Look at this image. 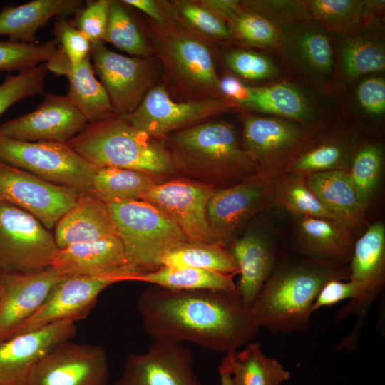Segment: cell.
Here are the masks:
<instances>
[{"mask_svg": "<svg viewBox=\"0 0 385 385\" xmlns=\"http://www.w3.org/2000/svg\"><path fill=\"white\" fill-rule=\"evenodd\" d=\"M136 308L153 339L188 341L225 354L253 341L260 329L237 291L152 285L139 295Z\"/></svg>", "mask_w": 385, "mask_h": 385, "instance_id": "cell-1", "label": "cell"}, {"mask_svg": "<svg viewBox=\"0 0 385 385\" xmlns=\"http://www.w3.org/2000/svg\"><path fill=\"white\" fill-rule=\"evenodd\" d=\"M349 277V269L317 259L277 265L251 308L253 320L273 333L306 332L312 304L324 284Z\"/></svg>", "mask_w": 385, "mask_h": 385, "instance_id": "cell-2", "label": "cell"}, {"mask_svg": "<svg viewBox=\"0 0 385 385\" xmlns=\"http://www.w3.org/2000/svg\"><path fill=\"white\" fill-rule=\"evenodd\" d=\"M163 138L178 170L215 188L228 187L260 173L227 123L205 121Z\"/></svg>", "mask_w": 385, "mask_h": 385, "instance_id": "cell-3", "label": "cell"}, {"mask_svg": "<svg viewBox=\"0 0 385 385\" xmlns=\"http://www.w3.org/2000/svg\"><path fill=\"white\" fill-rule=\"evenodd\" d=\"M67 144L96 168H126L155 176L178 170L168 147L135 128L125 115L89 123Z\"/></svg>", "mask_w": 385, "mask_h": 385, "instance_id": "cell-4", "label": "cell"}, {"mask_svg": "<svg viewBox=\"0 0 385 385\" xmlns=\"http://www.w3.org/2000/svg\"><path fill=\"white\" fill-rule=\"evenodd\" d=\"M165 24L155 25L154 46L170 82L191 100L224 98L205 38L190 29L167 3Z\"/></svg>", "mask_w": 385, "mask_h": 385, "instance_id": "cell-5", "label": "cell"}, {"mask_svg": "<svg viewBox=\"0 0 385 385\" xmlns=\"http://www.w3.org/2000/svg\"><path fill=\"white\" fill-rule=\"evenodd\" d=\"M109 207L128 265L137 275L159 268L167 250L188 240L170 217L147 201L111 203Z\"/></svg>", "mask_w": 385, "mask_h": 385, "instance_id": "cell-6", "label": "cell"}, {"mask_svg": "<svg viewBox=\"0 0 385 385\" xmlns=\"http://www.w3.org/2000/svg\"><path fill=\"white\" fill-rule=\"evenodd\" d=\"M0 162L78 194L91 192L96 170L67 143L21 141L1 135Z\"/></svg>", "mask_w": 385, "mask_h": 385, "instance_id": "cell-7", "label": "cell"}, {"mask_svg": "<svg viewBox=\"0 0 385 385\" xmlns=\"http://www.w3.org/2000/svg\"><path fill=\"white\" fill-rule=\"evenodd\" d=\"M349 279L354 287L349 302L334 317L339 323L347 317H356L355 325L342 340L347 349H355L369 310L381 292L385 283V227L377 222L368 226L354 242L350 258Z\"/></svg>", "mask_w": 385, "mask_h": 385, "instance_id": "cell-8", "label": "cell"}, {"mask_svg": "<svg viewBox=\"0 0 385 385\" xmlns=\"http://www.w3.org/2000/svg\"><path fill=\"white\" fill-rule=\"evenodd\" d=\"M58 250L53 235L35 217L0 202V276L43 271Z\"/></svg>", "mask_w": 385, "mask_h": 385, "instance_id": "cell-9", "label": "cell"}, {"mask_svg": "<svg viewBox=\"0 0 385 385\" xmlns=\"http://www.w3.org/2000/svg\"><path fill=\"white\" fill-rule=\"evenodd\" d=\"M242 124L243 150L260 173L274 178L284 174L310 144L307 130L292 120L247 115Z\"/></svg>", "mask_w": 385, "mask_h": 385, "instance_id": "cell-10", "label": "cell"}, {"mask_svg": "<svg viewBox=\"0 0 385 385\" xmlns=\"http://www.w3.org/2000/svg\"><path fill=\"white\" fill-rule=\"evenodd\" d=\"M239 108L226 98L176 102L170 98L165 84H160L153 86L126 118L137 129L158 138Z\"/></svg>", "mask_w": 385, "mask_h": 385, "instance_id": "cell-11", "label": "cell"}, {"mask_svg": "<svg viewBox=\"0 0 385 385\" xmlns=\"http://www.w3.org/2000/svg\"><path fill=\"white\" fill-rule=\"evenodd\" d=\"M276 178L259 173L215 190L207 203V215L219 243L227 248L252 217L274 204Z\"/></svg>", "mask_w": 385, "mask_h": 385, "instance_id": "cell-12", "label": "cell"}, {"mask_svg": "<svg viewBox=\"0 0 385 385\" xmlns=\"http://www.w3.org/2000/svg\"><path fill=\"white\" fill-rule=\"evenodd\" d=\"M90 56L114 113L125 116L132 113L153 87L155 68L151 59L118 53L103 41L91 44Z\"/></svg>", "mask_w": 385, "mask_h": 385, "instance_id": "cell-13", "label": "cell"}, {"mask_svg": "<svg viewBox=\"0 0 385 385\" xmlns=\"http://www.w3.org/2000/svg\"><path fill=\"white\" fill-rule=\"evenodd\" d=\"M79 195L69 188L0 162V202L26 211L48 230L53 228L75 205Z\"/></svg>", "mask_w": 385, "mask_h": 385, "instance_id": "cell-14", "label": "cell"}, {"mask_svg": "<svg viewBox=\"0 0 385 385\" xmlns=\"http://www.w3.org/2000/svg\"><path fill=\"white\" fill-rule=\"evenodd\" d=\"M215 190L200 181L175 179L156 183L143 200L170 217L189 241L219 243L207 215V203Z\"/></svg>", "mask_w": 385, "mask_h": 385, "instance_id": "cell-15", "label": "cell"}, {"mask_svg": "<svg viewBox=\"0 0 385 385\" xmlns=\"http://www.w3.org/2000/svg\"><path fill=\"white\" fill-rule=\"evenodd\" d=\"M88 125L66 96L45 93L33 111L0 124V135L21 141L68 143Z\"/></svg>", "mask_w": 385, "mask_h": 385, "instance_id": "cell-16", "label": "cell"}, {"mask_svg": "<svg viewBox=\"0 0 385 385\" xmlns=\"http://www.w3.org/2000/svg\"><path fill=\"white\" fill-rule=\"evenodd\" d=\"M113 385H202L191 351L181 342L153 339L148 349L131 353Z\"/></svg>", "mask_w": 385, "mask_h": 385, "instance_id": "cell-17", "label": "cell"}, {"mask_svg": "<svg viewBox=\"0 0 385 385\" xmlns=\"http://www.w3.org/2000/svg\"><path fill=\"white\" fill-rule=\"evenodd\" d=\"M109 375L107 354L101 346L71 339L43 359L28 385H107Z\"/></svg>", "mask_w": 385, "mask_h": 385, "instance_id": "cell-18", "label": "cell"}, {"mask_svg": "<svg viewBox=\"0 0 385 385\" xmlns=\"http://www.w3.org/2000/svg\"><path fill=\"white\" fill-rule=\"evenodd\" d=\"M75 322L63 320L11 337L0 344V385H28L38 364L76 334Z\"/></svg>", "mask_w": 385, "mask_h": 385, "instance_id": "cell-19", "label": "cell"}, {"mask_svg": "<svg viewBox=\"0 0 385 385\" xmlns=\"http://www.w3.org/2000/svg\"><path fill=\"white\" fill-rule=\"evenodd\" d=\"M280 29L279 52L288 63L313 84H329L334 68L330 32L313 19L282 26Z\"/></svg>", "mask_w": 385, "mask_h": 385, "instance_id": "cell-20", "label": "cell"}, {"mask_svg": "<svg viewBox=\"0 0 385 385\" xmlns=\"http://www.w3.org/2000/svg\"><path fill=\"white\" fill-rule=\"evenodd\" d=\"M121 282L115 277H66L51 291L41 307L11 336L63 320L76 322L87 317L99 294Z\"/></svg>", "mask_w": 385, "mask_h": 385, "instance_id": "cell-21", "label": "cell"}, {"mask_svg": "<svg viewBox=\"0 0 385 385\" xmlns=\"http://www.w3.org/2000/svg\"><path fill=\"white\" fill-rule=\"evenodd\" d=\"M65 277L52 267L35 273L0 276V344L41 307Z\"/></svg>", "mask_w": 385, "mask_h": 385, "instance_id": "cell-22", "label": "cell"}, {"mask_svg": "<svg viewBox=\"0 0 385 385\" xmlns=\"http://www.w3.org/2000/svg\"><path fill=\"white\" fill-rule=\"evenodd\" d=\"M51 267L66 277H115L127 281L137 275L129 267L117 235L58 249Z\"/></svg>", "mask_w": 385, "mask_h": 385, "instance_id": "cell-23", "label": "cell"}, {"mask_svg": "<svg viewBox=\"0 0 385 385\" xmlns=\"http://www.w3.org/2000/svg\"><path fill=\"white\" fill-rule=\"evenodd\" d=\"M46 64L48 71L68 78V91L66 96L83 114L88 124L115 114L106 89L95 76L90 56L73 66L58 47Z\"/></svg>", "mask_w": 385, "mask_h": 385, "instance_id": "cell-24", "label": "cell"}, {"mask_svg": "<svg viewBox=\"0 0 385 385\" xmlns=\"http://www.w3.org/2000/svg\"><path fill=\"white\" fill-rule=\"evenodd\" d=\"M227 249L239 270L236 291L244 304L251 309L277 267L274 245L262 234L252 232L235 238Z\"/></svg>", "mask_w": 385, "mask_h": 385, "instance_id": "cell-25", "label": "cell"}, {"mask_svg": "<svg viewBox=\"0 0 385 385\" xmlns=\"http://www.w3.org/2000/svg\"><path fill=\"white\" fill-rule=\"evenodd\" d=\"M54 227L58 249L117 235L109 205L92 192L80 194Z\"/></svg>", "mask_w": 385, "mask_h": 385, "instance_id": "cell-26", "label": "cell"}, {"mask_svg": "<svg viewBox=\"0 0 385 385\" xmlns=\"http://www.w3.org/2000/svg\"><path fill=\"white\" fill-rule=\"evenodd\" d=\"M81 0H34L0 11V36L9 41L36 43L37 31L51 19L74 15L83 6Z\"/></svg>", "mask_w": 385, "mask_h": 385, "instance_id": "cell-27", "label": "cell"}, {"mask_svg": "<svg viewBox=\"0 0 385 385\" xmlns=\"http://www.w3.org/2000/svg\"><path fill=\"white\" fill-rule=\"evenodd\" d=\"M308 186L337 222L354 232L364 218L349 171L332 170L306 176Z\"/></svg>", "mask_w": 385, "mask_h": 385, "instance_id": "cell-28", "label": "cell"}, {"mask_svg": "<svg viewBox=\"0 0 385 385\" xmlns=\"http://www.w3.org/2000/svg\"><path fill=\"white\" fill-rule=\"evenodd\" d=\"M230 374L232 385H282L292 374L277 359L267 356L261 344L250 342L226 353L218 372Z\"/></svg>", "mask_w": 385, "mask_h": 385, "instance_id": "cell-29", "label": "cell"}, {"mask_svg": "<svg viewBox=\"0 0 385 385\" xmlns=\"http://www.w3.org/2000/svg\"><path fill=\"white\" fill-rule=\"evenodd\" d=\"M298 236L303 250L314 259L344 264L350 260L352 232L327 218L298 217Z\"/></svg>", "mask_w": 385, "mask_h": 385, "instance_id": "cell-30", "label": "cell"}, {"mask_svg": "<svg viewBox=\"0 0 385 385\" xmlns=\"http://www.w3.org/2000/svg\"><path fill=\"white\" fill-rule=\"evenodd\" d=\"M243 108L292 120L303 125L312 120L315 114L310 100L300 89L287 83L251 87L250 98Z\"/></svg>", "mask_w": 385, "mask_h": 385, "instance_id": "cell-31", "label": "cell"}, {"mask_svg": "<svg viewBox=\"0 0 385 385\" xmlns=\"http://www.w3.org/2000/svg\"><path fill=\"white\" fill-rule=\"evenodd\" d=\"M375 19L349 35L340 49L341 67L347 80L354 81L385 69L384 43L373 28Z\"/></svg>", "mask_w": 385, "mask_h": 385, "instance_id": "cell-32", "label": "cell"}, {"mask_svg": "<svg viewBox=\"0 0 385 385\" xmlns=\"http://www.w3.org/2000/svg\"><path fill=\"white\" fill-rule=\"evenodd\" d=\"M155 177L131 169L98 168L93 176L91 192L108 205L143 200L158 183Z\"/></svg>", "mask_w": 385, "mask_h": 385, "instance_id": "cell-33", "label": "cell"}, {"mask_svg": "<svg viewBox=\"0 0 385 385\" xmlns=\"http://www.w3.org/2000/svg\"><path fill=\"white\" fill-rule=\"evenodd\" d=\"M133 280L173 290L236 291L233 276L188 267H160Z\"/></svg>", "mask_w": 385, "mask_h": 385, "instance_id": "cell-34", "label": "cell"}, {"mask_svg": "<svg viewBox=\"0 0 385 385\" xmlns=\"http://www.w3.org/2000/svg\"><path fill=\"white\" fill-rule=\"evenodd\" d=\"M160 267H188L232 276L239 272L235 260L222 245L189 240L167 250L160 259Z\"/></svg>", "mask_w": 385, "mask_h": 385, "instance_id": "cell-35", "label": "cell"}, {"mask_svg": "<svg viewBox=\"0 0 385 385\" xmlns=\"http://www.w3.org/2000/svg\"><path fill=\"white\" fill-rule=\"evenodd\" d=\"M274 203L297 217H320L337 221L309 188L305 176L285 173L277 177Z\"/></svg>", "mask_w": 385, "mask_h": 385, "instance_id": "cell-36", "label": "cell"}, {"mask_svg": "<svg viewBox=\"0 0 385 385\" xmlns=\"http://www.w3.org/2000/svg\"><path fill=\"white\" fill-rule=\"evenodd\" d=\"M305 2L312 19L329 32L349 36L367 24L364 1L309 0Z\"/></svg>", "mask_w": 385, "mask_h": 385, "instance_id": "cell-37", "label": "cell"}, {"mask_svg": "<svg viewBox=\"0 0 385 385\" xmlns=\"http://www.w3.org/2000/svg\"><path fill=\"white\" fill-rule=\"evenodd\" d=\"M351 157L350 146L342 140H329L315 145L309 144L285 173L306 177L332 170L349 171Z\"/></svg>", "mask_w": 385, "mask_h": 385, "instance_id": "cell-38", "label": "cell"}, {"mask_svg": "<svg viewBox=\"0 0 385 385\" xmlns=\"http://www.w3.org/2000/svg\"><path fill=\"white\" fill-rule=\"evenodd\" d=\"M103 42L136 57L148 58L152 49L123 1L109 0L107 26Z\"/></svg>", "mask_w": 385, "mask_h": 385, "instance_id": "cell-39", "label": "cell"}, {"mask_svg": "<svg viewBox=\"0 0 385 385\" xmlns=\"http://www.w3.org/2000/svg\"><path fill=\"white\" fill-rule=\"evenodd\" d=\"M225 22L233 36L245 46L279 51L280 27L263 16L245 9L241 4Z\"/></svg>", "mask_w": 385, "mask_h": 385, "instance_id": "cell-40", "label": "cell"}, {"mask_svg": "<svg viewBox=\"0 0 385 385\" xmlns=\"http://www.w3.org/2000/svg\"><path fill=\"white\" fill-rule=\"evenodd\" d=\"M383 165V152L376 145L369 144L356 151L349 173L359 203L366 209L379 185Z\"/></svg>", "mask_w": 385, "mask_h": 385, "instance_id": "cell-41", "label": "cell"}, {"mask_svg": "<svg viewBox=\"0 0 385 385\" xmlns=\"http://www.w3.org/2000/svg\"><path fill=\"white\" fill-rule=\"evenodd\" d=\"M58 48L55 38L40 43L0 40V72L21 73L47 63Z\"/></svg>", "mask_w": 385, "mask_h": 385, "instance_id": "cell-42", "label": "cell"}, {"mask_svg": "<svg viewBox=\"0 0 385 385\" xmlns=\"http://www.w3.org/2000/svg\"><path fill=\"white\" fill-rule=\"evenodd\" d=\"M171 4L183 21L203 37L219 41L234 37L226 22L200 1H179Z\"/></svg>", "mask_w": 385, "mask_h": 385, "instance_id": "cell-43", "label": "cell"}, {"mask_svg": "<svg viewBox=\"0 0 385 385\" xmlns=\"http://www.w3.org/2000/svg\"><path fill=\"white\" fill-rule=\"evenodd\" d=\"M48 72L46 63H43L30 70L7 76L0 85V116L16 102L43 93Z\"/></svg>", "mask_w": 385, "mask_h": 385, "instance_id": "cell-44", "label": "cell"}, {"mask_svg": "<svg viewBox=\"0 0 385 385\" xmlns=\"http://www.w3.org/2000/svg\"><path fill=\"white\" fill-rule=\"evenodd\" d=\"M240 4L245 9L263 16L279 27L312 19L305 1L257 0L242 1Z\"/></svg>", "mask_w": 385, "mask_h": 385, "instance_id": "cell-45", "label": "cell"}, {"mask_svg": "<svg viewBox=\"0 0 385 385\" xmlns=\"http://www.w3.org/2000/svg\"><path fill=\"white\" fill-rule=\"evenodd\" d=\"M225 63L237 75L251 81L274 78L278 68L268 57L247 50H233L225 56Z\"/></svg>", "mask_w": 385, "mask_h": 385, "instance_id": "cell-46", "label": "cell"}, {"mask_svg": "<svg viewBox=\"0 0 385 385\" xmlns=\"http://www.w3.org/2000/svg\"><path fill=\"white\" fill-rule=\"evenodd\" d=\"M109 11V0H89L76 11L72 24L92 43L103 41Z\"/></svg>", "mask_w": 385, "mask_h": 385, "instance_id": "cell-47", "label": "cell"}, {"mask_svg": "<svg viewBox=\"0 0 385 385\" xmlns=\"http://www.w3.org/2000/svg\"><path fill=\"white\" fill-rule=\"evenodd\" d=\"M53 33L58 47L73 66L78 65L90 56L91 43L66 17L55 19Z\"/></svg>", "mask_w": 385, "mask_h": 385, "instance_id": "cell-48", "label": "cell"}, {"mask_svg": "<svg viewBox=\"0 0 385 385\" xmlns=\"http://www.w3.org/2000/svg\"><path fill=\"white\" fill-rule=\"evenodd\" d=\"M356 98L361 109L374 116L385 113V81L381 77L363 79L356 90Z\"/></svg>", "mask_w": 385, "mask_h": 385, "instance_id": "cell-49", "label": "cell"}, {"mask_svg": "<svg viewBox=\"0 0 385 385\" xmlns=\"http://www.w3.org/2000/svg\"><path fill=\"white\" fill-rule=\"evenodd\" d=\"M354 287L349 280L332 279L327 281L320 289L312 307V313L322 307L336 304L345 299H351Z\"/></svg>", "mask_w": 385, "mask_h": 385, "instance_id": "cell-50", "label": "cell"}, {"mask_svg": "<svg viewBox=\"0 0 385 385\" xmlns=\"http://www.w3.org/2000/svg\"><path fill=\"white\" fill-rule=\"evenodd\" d=\"M220 90L224 98L232 101L240 108H243L251 96V87L232 75L220 78Z\"/></svg>", "mask_w": 385, "mask_h": 385, "instance_id": "cell-51", "label": "cell"}, {"mask_svg": "<svg viewBox=\"0 0 385 385\" xmlns=\"http://www.w3.org/2000/svg\"><path fill=\"white\" fill-rule=\"evenodd\" d=\"M125 5L136 8L148 16L157 25H163L168 19L167 3L153 0H123Z\"/></svg>", "mask_w": 385, "mask_h": 385, "instance_id": "cell-52", "label": "cell"}, {"mask_svg": "<svg viewBox=\"0 0 385 385\" xmlns=\"http://www.w3.org/2000/svg\"><path fill=\"white\" fill-rule=\"evenodd\" d=\"M220 385H232L231 378L228 373L220 371Z\"/></svg>", "mask_w": 385, "mask_h": 385, "instance_id": "cell-53", "label": "cell"}]
</instances>
